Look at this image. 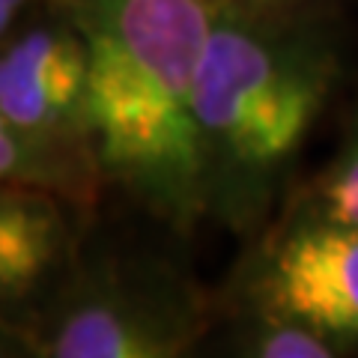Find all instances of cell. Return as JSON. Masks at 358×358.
<instances>
[{"label":"cell","instance_id":"4","mask_svg":"<svg viewBox=\"0 0 358 358\" xmlns=\"http://www.w3.org/2000/svg\"><path fill=\"white\" fill-rule=\"evenodd\" d=\"M96 212L69 281L39 322L42 358H176L203 329L171 266L110 239Z\"/></svg>","mask_w":358,"mask_h":358},{"label":"cell","instance_id":"8","mask_svg":"<svg viewBox=\"0 0 358 358\" xmlns=\"http://www.w3.org/2000/svg\"><path fill=\"white\" fill-rule=\"evenodd\" d=\"M317 215L358 227V138L320 182Z\"/></svg>","mask_w":358,"mask_h":358},{"label":"cell","instance_id":"7","mask_svg":"<svg viewBox=\"0 0 358 358\" xmlns=\"http://www.w3.org/2000/svg\"><path fill=\"white\" fill-rule=\"evenodd\" d=\"M334 346L341 343L301 326V322L248 308L236 341V352L254 358H329L338 352Z\"/></svg>","mask_w":358,"mask_h":358},{"label":"cell","instance_id":"12","mask_svg":"<svg viewBox=\"0 0 358 358\" xmlns=\"http://www.w3.org/2000/svg\"><path fill=\"white\" fill-rule=\"evenodd\" d=\"M236 3L248 6V9H257V13H284L293 0H236Z\"/></svg>","mask_w":358,"mask_h":358},{"label":"cell","instance_id":"5","mask_svg":"<svg viewBox=\"0 0 358 358\" xmlns=\"http://www.w3.org/2000/svg\"><path fill=\"white\" fill-rule=\"evenodd\" d=\"M248 308L334 343L358 338V227L317 212L287 227L248 278Z\"/></svg>","mask_w":358,"mask_h":358},{"label":"cell","instance_id":"2","mask_svg":"<svg viewBox=\"0 0 358 358\" xmlns=\"http://www.w3.org/2000/svg\"><path fill=\"white\" fill-rule=\"evenodd\" d=\"M329 87L326 54L284 13L221 0L194 96L209 215L236 227L260 215L326 108Z\"/></svg>","mask_w":358,"mask_h":358},{"label":"cell","instance_id":"11","mask_svg":"<svg viewBox=\"0 0 358 358\" xmlns=\"http://www.w3.org/2000/svg\"><path fill=\"white\" fill-rule=\"evenodd\" d=\"M39 0H0V39L13 33Z\"/></svg>","mask_w":358,"mask_h":358},{"label":"cell","instance_id":"10","mask_svg":"<svg viewBox=\"0 0 358 358\" xmlns=\"http://www.w3.org/2000/svg\"><path fill=\"white\" fill-rule=\"evenodd\" d=\"M0 358H42L36 331L0 317Z\"/></svg>","mask_w":358,"mask_h":358},{"label":"cell","instance_id":"3","mask_svg":"<svg viewBox=\"0 0 358 358\" xmlns=\"http://www.w3.org/2000/svg\"><path fill=\"white\" fill-rule=\"evenodd\" d=\"M0 117L33 182L87 212L105 206L90 122V42L72 3L39 0L0 39Z\"/></svg>","mask_w":358,"mask_h":358},{"label":"cell","instance_id":"13","mask_svg":"<svg viewBox=\"0 0 358 358\" xmlns=\"http://www.w3.org/2000/svg\"><path fill=\"white\" fill-rule=\"evenodd\" d=\"M57 3H78V0H57Z\"/></svg>","mask_w":358,"mask_h":358},{"label":"cell","instance_id":"9","mask_svg":"<svg viewBox=\"0 0 358 358\" xmlns=\"http://www.w3.org/2000/svg\"><path fill=\"white\" fill-rule=\"evenodd\" d=\"M3 182H33V173L24 147L18 143L15 131L6 126V120L0 117V185Z\"/></svg>","mask_w":358,"mask_h":358},{"label":"cell","instance_id":"1","mask_svg":"<svg viewBox=\"0 0 358 358\" xmlns=\"http://www.w3.org/2000/svg\"><path fill=\"white\" fill-rule=\"evenodd\" d=\"M90 42V122L105 200L185 233L209 215L194 114L221 0H78Z\"/></svg>","mask_w":358,"mask_h":358},{"label":"cell","instance_id":"6","mask_svg":"<svg viewBox=\"0 0 358 358\" xmlns=\"http://www.w3.org/2000/svg\"><path fill=\"white\" fill-rule=\"evenodd\" d=\"M93 218L96 212L51 188L0 185V317L39 329L45 310L69 281Z\"/></svg>","mask_w":358,"mask_h":358}]
</instances>
